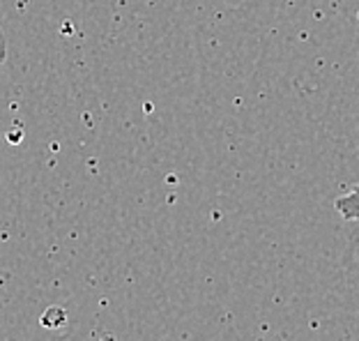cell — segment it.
I'll use <instances>...</instances> for the list:
<instances>
[{
    "instance_id": "6da1fadb",
    "label": "cell",
    "mask_w": 359,
    "mask_h": 341,
    "mask_svg": "<svg viewBox=\"0 0 359 341\" xmlns=\"http://www.w3.org/2000/svg\"><path fill=\"white\" fill-rule=\"evenodd\" d=\"M337 213L346 219V222H359V185L348 189L344 196L337 199Z\"/></svg>"
}]
</instances>
